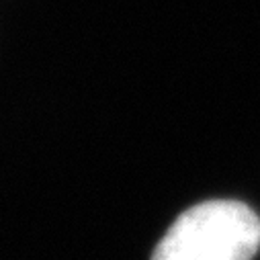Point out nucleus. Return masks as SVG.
<instances>
[{
    "instance_id": "obj_1",
    "label": "nucleus",
    "mask_w": 260,
    "mask_h": 260,
    "mask_svg": "<svg viewBox=\"0 0 260 260\" xmlns=\"http://www.w3.org/2000/svg\"><path fill=\"white\" fill-rule=\"evenodd\" d=\"M258 246V215L240 201L213 199L180 213L152 260H252Z\"/></svg>"
}]
</instances>
